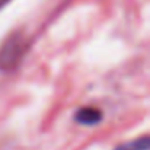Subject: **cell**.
<instances>
[{
    "mask_svg": "<svg viewBox=\"0 0 150 150\" xmlns=\"http://www.w3.org/2000/svg\"><path fill=\"white\" fill-rule=\"evenodd\" d=\"M29 49V40L21 31H15L0 45V71L8 73L20 66Z\"/></svg>",
    "mask_w": 150,
    "mask_h": 150,
    "instance_id": "obj_1",
    "label": "cell"
},
{
    "mask_svg": "<svg viewBox=\"0 0 150 150\" xmlns=\"http://www.w3.org/2000/svg\"><path fill=\"white\" fill-rule=\"evenodd\" d=\"M102 111L95 107H82L78 110V113L74 115L76 123L86 124V126H94V124L102 121Z\"/></svg>",
    "mask_w": 150,
    "mask_h": 150,
    "instance_id": "obj_2",
    "label": "cell"
},
{
    "mask_svg": "<svg viewBox=\"0 0 150 150\" xmlns=\"http://www.w3.org/2000/svg\"><path fill=\"white\" fill-rule=\"evenodd\" d=\"M149 145H150L149 136H142V137H137L134 140L121 144L115 150H149Z\"/></svg>",
    "mask_w": 150,
    "mask_h": 150,
    "instance_id": "obj_3",
    "label": "cell"
},
{
    "mask_svg": "<svg viewBox=\"0 0 150 150\" xmlns=\"http://www.w3.org/2000/svg\"><path fill=\"white\" fill-rule=\"evenodd\" d=\"M10 2H11V0H0V10H2V8L5 7V5H8Z\"/></svg>",
    "mask_w": 150,
    "mask_h": 150,
    "instance_id": "obj_4",
    "label": "cell"
}]
</instances>
